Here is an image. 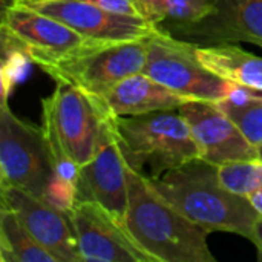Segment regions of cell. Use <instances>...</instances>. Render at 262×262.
<instances>
[{
  "label": "cell",
  "instance_id": "obj_15",
  "mask_svg": "<svg viewBox=\"0 0 262 262\" xmlns=\"http://www.w3.org/2000/svg\"><path fill=\"white\" fill-rule=\"evenodd\" d=\"M190 98L161 84L144 72L121 80L107 95L95 101L114 117L144 115L160 111H177Z\"/></svg>",
  "mask_w": 262,
  "mask_h": 262
},
{
  "label": "cell",
  "instance_id": "obj_9",
  "mask_svg": "<svg viewBox=\"0 0 262 262\" xmlns=\"http://www.w3.org/2000/svg\"><path fill=\"white\" fill-rule=\"evenodd\" d=\"M80 201H94L124 221L127 210V163L121 150L115 117L111 114L103 123L92 158L78 169L75 203Z\"/></svg>",
  "mask_w": 262,
  "mask_h": 262
},
{
  "label": "cell",
  "instance_id": "obj_6",
  "mask_svg": "<svg viewBox=\"0 0 262 262\" xmlns=\"http://www.w3.org/2000/svg\"><path fill=\"white\" fill-rule=\"evenodd\" d=\"M143 72L190 100L218 103L241 91L200 61L196 45L172 37L158 26L147 38Z\"/></svg>",
  "mask_w": 262,
  "mask_h": 262
},
{
  "label": "cell",
  "instance_id": "obj_1",
  "mask_svg": "<svg viewBox=\"0 0 262 262\" xmlns=\"http://www.w3.org/2000/svg\"><path fill=\"white\" fill-rule=\"evenodd\" d=\"M150 183L178 212L210 233L229 232L253 243L261 215L247 196L221 183L220 166L198 157Z\"/></svg>",
  "mask_w": 262,
  "mask_h": 262
},
{
  "label": "cell",
  "instance_id": "obj_2",
  "mask_svg": "<svg viewBox=\"0 0 262 262\" xmlns=\"http://www.w3.org/2000/svg\"><path fill=\"white\" fill-rule=\"evenodd\" d=\"M124 224L143 250L157 262H215L209 230L187 220L150 180L127 164V210Z\"/></svg>",
  "mask_w": 262,
  "mask_h": 262
},
{
  "label": "cell",
  "instance_id": "obj_7",
  "mask_svg": "<svg viewBox=\"0 0 262 262\" xmlns=\"http://www.w3.org/2000/svg\"><path fill=\"white\" fill-rule=\"evenodd\" d=\"M107 114L89 95L64 81H57L55 91L41 101V124L54 132L78 167L92 158Z\"/></svg>",
  "mask_w": 262,
  "mask_h": 262
},
{
  "label": "cell",
  "instance_id": "obj_24",
  "mask_svg": "<svg viewBox=\"0 0 262 262\" xmlns=\"http://www.w3.org/2000/svg\"><path fill=\"white\" fill-rule=\"evenodd\" d=\"M249 200L252 201L253 207L258 210V213L261 215L262 218V189L261 190H258V192H255V193H252V195L249 196Z\"/></svg>",
  "mask_w": 262,
  "mask_h": 262
},
{
  "label": "cell",
  "instance_id": "obj_20",
  "mask_svg": "<svg viewBox=\"0 0 262 262\" xmlns=\"http://www.w3.org/2000/svg\"><path fill=\"white\" fill-rule=\"evenodd\" d=\"M221 183L233 193L250 196L262 189V161H236L220 166Z\"/></svg>",
  "mask_w": 262,
  "mask_h": 262
},
{
  "label": "cell",
  "instance_id": "obj_19",
  "mask_svg": "<svg viewBox=\"0 0 262 262\" xmlns=\"http://www.w3.org/2000/svg\"><path fill=\"white\" fill-rule=\"evenodd\" d=\"M244 91H238L230 98L218 101V104L236 123L247 140L259 147L262 146V97L247 95Z\"/></svg>",
  "mask_w": 262,
  "mask_h": 262
},
{
  "label": "cell",
  "instance_id": "obj_18",
  "mask_svg": "<svg viewBox=\"0 0 262 262\" xmlns=\"http://www.w3.org/2000/svg\"><path fill=\"white\" fill-rule=\"evenodd\" d=\"M141 17L154 23H192L215 8V0H135Z\"/></svg>",
  "mask_w": 262,
  "mask_h": 262
},
{
  "label": "cell",
  "instance_id": "obj_5",
  "mask_svg": "<svg viewBox=\"0 0 262 262\" xmlns=\"http://www.w3.org/2000/svg\"><path fill=\"white\" fill-rule=\"evenodd\" d=\"M147 38L86 45L64 57L45 61L38 68L54 78L55 83H69L94 101H100L121 80L143 72Z\"/></svg>",
  "mask_w": 262,
  "mask_h": 262
},
{
  "label": "cell",
  "instance_id": "obj_8",
  "mask_svg": "<svg viewBox=\"0 0 262 262\" xmlns=\"http://www.w3.org/2000/svg\"><path fill=\"white\" fill-rule=\"evenodd\" d=\"M89 43L63 21L34 9L29 5L12 0L3 5L2 46L23 52L31 63L64 57Z\"/></svg>",
  "mask_w": 262,
  "mask_h": 262
},
{
  "label": "cell",
  "instance_id": "obj_23",
  "mask_svg": "<svg viewBox=\"0 0 262 262\" xmlns=\"http://www.w3.org/2000/svg\"><path fill=\"white\" fill-rule=\"evenodd\" d=\"M253 244H255V247L258 250V261L262 262V218H259V221L256 223Z\"/></svg>",
  "mask_w": 262,
  "mask_h": 262
},
{
  "label": "cell",
  "instance_id": "obj_12",
  "mask_svg": "<svg viewBox=\"0 0 262 262\" xmlns=\"http://www.w3.org/2000/svg\"><path fill=\"white\" fill-rule=\"evenodd\" d=\"M178 112L189 123L200 158L216 166L259 160L258 147L247 140L216 101L192 100L183 104Z\"/></svg>",
  "mask_w": 262,
  "mask_h": 262
},
{
  "label": "cell",
  "instance_id": "obj_10",
  "mask_svg": "<svg viewBox=\"0 0 262 262\" xmlns=\"http://www.w3.org/2000/svg\"><path fill=\"white\" fill-rule=\"evenodd\" d=\"M83 262H157L140 247L124 221L94 201L69 209Z\"/></svg>",
  "mask_w": 262,
  "mask_h": 262
},
{
  "label": "cell",
  "instance_id": "obj_11",
  "mask_svg": "<svg viewBox=\"0 0 262 262\" xmlns=\"http://www.w3.org/2000/svg\"><path fill=\"white\" fill-rule=\"evenodd\" d=\"M158 28L196 46L246 41L262 48V0H215L213 11L198 21Z\"/></svg>",
  "mask_w": 262,
  "mask_h": 262
},
{
  "label": "cell",
  "instance_id": "obj_14",
  "mask_svg": "<svg viewBox=\"0 0 262 262\" xmlns=\"http://www.w3.org/2000/svg\"><path fill=\"white\" fill-rule=\"evenodd\" d=\"M2 206L15 212L29 233L58 262H83L69 212L20 187L0 184Z\"/></svg>",
  "mask_w": 262,
  "mask_h": 262
},
{
  "label": "cell",
  "instance_id": "obj_25",
  "mask_svg": "<svg viewBox=\"0 0 262 262\" xmlns=\"http://www.w3.org/2000/svg\"><path fill=\"white\" fill-rule=\"evenodd\" d=\"M17 2H21V3H26V5H34V3H43V2H52V0H17Z\"/></svg>",
  "mask_w": 262,
  "mask_h": 262
},
{
  "label": "cell",
  "instance_id": "obj_22",
  "mask_svg": "<svg viewBox=\"0 0 262 262\" xmlns=\"http://www.w3.org/2000/svg\"><path fill=\"white\" fill-rule=\"evenodd\" d=\"M84 2L94 3V5H97L103 9L112 11V12L127 14V15H140L135 0H84Z\"/></svg>",
  "mask_w": 262,
  "mask_h": 262
},
{
  "label": "cell",
  "instance_id": "obj_3",
  "mask_svg": "<svg viewBox=\"0 0 262 262\" xmlns=\"http://www.w3.org/2000/svg\"><path fill=\"white\" fill-rule=\"evenodd\" d=\"M0 175L11 184L66 212L75 192L61 180L43 127L18 118L2 101L0 107Z\"/></svg>",
  "mask_w": 262,
  "mask_h": 262
},
{
  "label": "cell",
  "instance_id": "obj_27",
  "mask_svg": "<svg viewBox=\"0 0 262 262\" xmlns=\"http://www.w3.org/2000/svg\"><path fill=\"white\" fill-rule=\"evenodd\" d=\"M9 2H12V0H3V5H6V3H9Z\"/></svg>",
  "mask_w": 262,
  "mask_h": 262
},
{
  "label": "cell",
  "instance_id": "obj_17",
  "mask_svg": "<svg viewBox=\"0 0 262 262\" xmlns=\"http://www.w3.org/2000/svg\"><path fill=\"white\" fill-rule=\"evenodd\" d=\"M0 261L58 262L29 233L15 212L3 206L0 209Z\"/></svg>",
  "mask_w": 262,
  "mask_h": 262
},
{
  "label": "cell",
  "instance_id": "obj_13",
  "mask_svg": "<svg viewBox=\"0 0 262 262\" xmlns=\"http://www.w3.org/2000/svg\"><path fill=\"white\" fill-rule=\"evenodd\" d=\"M29 6L63 21L94 45L146 38L157 29L144 17L112 12L84 0H52Z\"/></svg>",
  "mask_w": 262,
  "mask_h": 262
},
{
  "label": "cell",
  "instance_id": "obj_26",
  "mask_svg": "<svg viewBox=\"0 0 262 262\" xmlns=\"http://www.w3.org/2000/svg\"><path fill=\"white\" fill-rule=\"evenodd\" d=\"M258 152H259V160L262 161V146H259V147H258Z\"/></svg>",
  "mask_w": 262,
  "mask_h": 262
},
{
  "label": "cell",
  "instance_id": "obj_21",
  "mask_svg": "<svg viewBox=\"0 0 262 262\" xmlns=\"http://www.w3.org/2000/svg\"><path fill=\"white\" fill-rule=\"evenodd\" d=\"M3 61H2V101H8L9 92L15 81L21 77L25 72V68L29 61V58L14 48H3Z\"/></svg>",
  "mask_w": 262,
  "mask_h": 262
},
{
  "label": "cell",
  "instance_id": "obj_16",
  "mask_svg": "<svg viewBox=\"0 0 262 262\" xmlns=\"http://www.w3.org/2000/svg\"><path fill=\"white\" fill-rule=\"evenodd\" d=\"M200 61L218 77L246 91L262 92V57L235 43L196 46Z\"/></svg>",
  "mask_w": 262,
  "mask_h": 262
},
{
  "label": "cell",
  "instance_id": "obj_4",
  "mask_svg": "<svg viewBox=\"0 0 262 262\" xmlns=\"http://www.w3.org/2000/svg\"><path fill=\"white\" fill-rule=\"evenodd\" d=\"M115 126L126 163L149 180L200 157L189 123L178 109L115 117Z\"/></svg>",
  "mask_w": 262,
  "mask_h": 262
}]
</instances>
